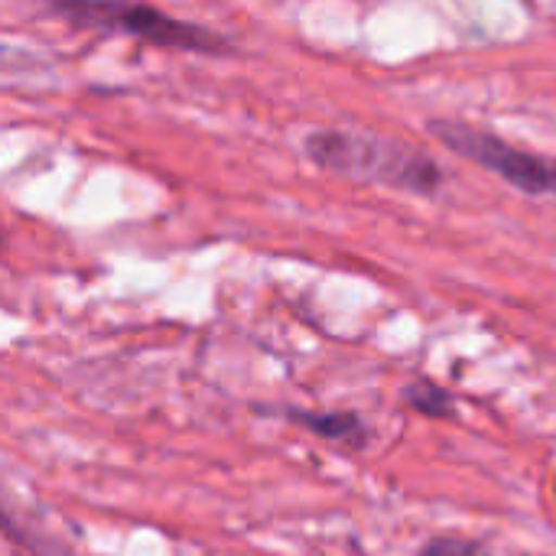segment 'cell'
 Listing matches in <instances>:
<instances>
[{
    "instance_id": "cell-5",
    "label": "cell",
    "mask_w": 556,
    "mask_h": 556,
    "mask_svg": "<svg viewBox=\"0 0 556 556\" xmlns=\"http://www.w3.org/2000/svg\"><path fill=\"white\" fill-rule=\"evenodd\" d=\"M404 401H407L417 414H424V417L450 420V417L456 414L453 394L443 391V388L433 384V381H410V384L404 388Z\"/></svg>"
},
{
    "instance_id": "cell-4",
    "label": "cell",
    "mask_w": 556,
    "mask_h": 556,
    "mask_svg": "<svg viewBox=\"0 0 556 556\" xmlns=\"http://www.w3.org/2000/svg\"><path fill=\"white\" fill-rule=\"evenodd\" d=\"M287 420L300 424L303 430L332 440V443H345V446H365L368 443V427L355 417V414H313V410H287Z\"/></svg>"
},
{
    "instance_id": "cell-3",
    "label": "cell",
    "mask_w": 556,
    "mask_h": 556,
    "mask_svg": "<svg viewBox=\"0 0 556 556\" xmlns=\"http://www.w3.org/2000/svg\"><path fill=\"white\" fill-rule=\"evenodd\" d=\"M55 13L81 23V26H101V29H117L127 36H137L143 42H156V46H173V49H195V52H222L228 49V42L199 26V23H186V20H173L169 13L156 10V7H140V3H111V0H59L52 3Z\"/></svg>"
},
{
    "instance_id": "cell-1",
    "label": "cell",
    "mask_w": 556,
    "mask_h": 556,
    "mask_svg": "<svg viewBox=\"0 0 556 556\" xmlns=\"http://www.w3.org/2000/svg\"><path fill=\"white\" fill-rule=\"evenodd\" d=\"M303 150L316 166L336 176L378 182L414 195H433L446 179L443 166L420 147L371 130H313Z\"/></svg>"
},
{
    "instance_id": "cell-7",
    "label": "cell",
    "mask_w": 556,
    "mask_h": 556,
    "mask_svg": "<svg viewBox=\"0 0 556 556\" xmlns=\"http://www.w3.org/2000/svg\"><path fill=\"white\" fill-rule=\"evenodd\" d=\"M0 531H3L7 538H20V534H16V528L10 525V518H7L3 511H0Z\"/></svg>"
},
{
    "instance_id": "cell-6",
    "label": "cell",
    "mask_w": 556,
    "mask_h": 556,
    "mask_svg": "<svg viewBox=\"0 0 556 556\" xmlns=\"http://www.w3.org/2000/svg\"><path fill=\"white\" fill-rule=\"evenodd\" d=\"M420 556H492L489 547L463 538H433L420 547Z\"/></svg>"
},
{
    "instance_id": "cell-2",
    "label": "cell",
    "mask_w": 556,
    "mask_h": 556,
    "mask_svg": "<svg viewBox=\"0 0 556 556\" xmlns=\"http://www.w3.org/2000/svg\"><path fill=\"white\" fill-rule=\"evenodd\" d=\"M427 130L456 156L495 173L508 186L528 195H554L556 199V160H544L541 153H528L515 143H505L492 130H479L463 121L433 117Z\"/></svg>"
}]
</instances>
